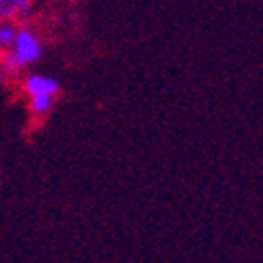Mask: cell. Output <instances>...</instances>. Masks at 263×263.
<instances>
[{"label": "cell", "instance_id": "obj_1", "mask_svg": "<svg viewBox=\"0 0 263 263\" xmlns=\"http://www.w3.org/2000/svg\"><path fill=\"white\" fill-rule=\"evenodd\" d=\"M42 55V42L28 28H17L15 42L9 51L3 53V68L7 72H19L26 65H32Z\"/></svg>", "mask_w": 263, "mask_h": 263}, {"label": "cell", "instance_id": "obj_2", "mask_svg": "<svg viewBox=\"0 0 263 263\" xmlns=\"http://www.w3.org/2000/svg\"><path fill=\"white\" fill-rule=\"evenodd\" d=\"M59 91H61V86H59V82L53 76L30 74L24 80V93L28 97H34V95H51V97H57Z\"/></svg>", "mask_w": 263, "mask_h": 263}, {"label": "cell", "instance_id": "obj_3", "mask_svg": "<svg viewBox=\"0 0 263 263\" xmlns=\"http://www.w3.org/2000/svg\"><path fill=\"white\" fill-rule=\"evenodd\" d=\"M32 13V0H0V21L28 19Z\"/></svg>", "mask_w": 263, "mask_h": 263}, {"label": "cell", "instance_id": "obj_4", "mask_svg": "<svg viewBox=\"0 0 263 263\" xmlns=\"http://www.w3.org/2000/svg\"><path fill=\"white\" fill-rule=\"evenodd\" d=\"M28 99H30V112L36 118L47 116L53 109V103H55V97H51V95H34V97H28Z\"/></svg>", "mask_w": 263, "mask_h": 263}, {"label": "cell", "instance_id": "obj_5", "mask_svg": "<svg viewBox=\"0 0 263 263\" xmlns=\"http://www.w3.org/2000/svg\"><path fill=\"white\" fill-rule=\"evenodd\" d=\"M15 36H17V26L13 21H5L3 26H0V51H9L15 42Z\"/></svg>", "mask_w": 263, "mask_h": 263}, {"label": "cell", "instance_id": "obj_6", "mask_svg": "<svg viewBox=\"0 0 263 263\" xmlns=\"http://www.w3.org/2000/svg\"><path fill=\"white\" fill-rule=\"evenodd\" d=\"M70 3H74V0H70Z\"/></svg>", "mask_w": 263, "mask_h": 263}]
</instances>
